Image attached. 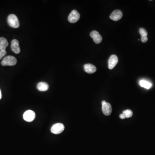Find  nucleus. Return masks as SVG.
<instances>
[{"mask_svg": "<svg viewBox=\"0 0 155 155\" xmlns=\"http://www.w3.org/2000/svg\"><path fill=\"white\" fill-rule=\"evenodd\" d=\"M17 60L12 56H7L3 59L1 64L3 66H13L17 63Z\"/></svg>", "mask_w": 155, "mask_h": 155, "instance_id": "nucleus-1", "label": "nucleus"}, {"mask_svg": "<svg viewBox=\"0 0 155 155\" xmlns=\"http://www.w3.org/2000/svg\"><path fill=\"white\" fill-rule=\"evenodd\" d=\"M7 22L10 27L17 28L19 26V22L17 16L14 14H10L7 18Z\"/></svg>", "mask_w": 155, "mask_h": 155, "instance_id": "nucleus-2", "label": "nucleus"}, {"mask_svg": "<svg viewBox=\"0 0 155 155\" xmlns=\"http://www.w3.org/2000/svg\"><path fill=\"white\" fill-rule=\"evenodd\" d=\"M64 128V125L63 124L56 123L54 124L51 128V132L54 134H60L63 131Z\"/></svg>", "mask_w": 155, "mask_h": 155, "instance_id": "nucleus-3", "label": "nucleus"}, {"mask_svg": "<svg viewBox=\"0 0 155 155\" xmlns=\"http://www.w3.org/2000/svg\"><path fill=\"white\" fill-rule=\"evenodd\" d=\"M80 17V15L79 13L77 10H74L71 12L69 16L68 21L70 23H75L79 20Z\"/></svg>", "mask_w": 155, "mask_h": 155, "instance_id": "nucleus-4", "label": "nucleus"}, {"mask_svg": "<svg viewBox=\"0 0 155 155\" xmlns=\"http://www.w3.org/2000/svg\"><path fill=\"white\" fill-rule=\"evenodd\" d=\"M35 113L31 110H28L25 111L23 116V119L28 122L33 121L35 119Z\"/></svg>", "mask_w": 155, "mask_h": 155, "instance_id": "nucleus-5", "label": "nucleus"}, {"mask_svg": "<svg viewBox=\"0 0 155 155\" xmlns=\"http://www.w3.org/2000/svg\"><path fill=\"white\" fill-rule=\"evenodd\" d=\"M123 14L122 12L119 10H116L113 12L110 15V17L112 20L115 21H117L120 20L122 17Z\"/></svg>", "mask_w": 155, "mask_h": 155, "instance_id": "nucleus-6", "label": "nucleus"}, {"mask_svg": "<svg viewBox=\"0 0 155 155\" xmlns=\"http://www.w3.org/2000/svg\"><path fill=\"white\" fill-rule=\"evenodd\" d=\"M118 62V58L116 55H112L110 57L108 60V68L110 69L114 68Z\"/></svg>", "mask_w": 155, "mask_h": 155, "instance_id": "nucleus-7", "label": "nucleus"}, {"mask_svg": "<svg viewBox=\"0 0 155 155\" xmlns=\"http://www.w3.org/2000/svg\"><path fill=\"white\" fill-rule=\"evenodd\" d=\"M90 36L91 38L93 39L95 42L96 44H100L102 41V37L101 35L99 34L98 31H92L90 33Z\"/></svg>", "mask_w": 155, "mask_h": 155, "instance_id": "nucleus-8", "label": "nucleus"}, {"mask_svg": "<svg viewBox=\"0 0 155 155\" xmlns=\"http://www.w3.org/2000/svg\"><path fill=\"white\" fill-rule=\"evenodd\" d=\"M11 48L13 52L16 54L20 52V48L19 45V42L16 39H13L11 43Z\"/></svg>", "mask_w": 155, "mask_h": 155, "instance_id": "nucleus-9", "label": "nucleus"}, {"mask_svg": "<svg viewBox=\"0 0 155 155\" xmlns=\"http://www.w3.org/2000/svg\"><path fill=\"white\" fill-rule=\"evenodd\" d=\"M102 111L103 113L107 116H108L111 114L112 108L110 103L106 102L102 105Z\"/></svg>", "mask_w": 155, "mask_h": 155, "instance_id": "nucleus-10", "label": "nucleus"}, {"mask_svg": "<svg viewBox=\"0 0 155 155\" xmlns=\"http://www.w3.org/2000/svg\"><path fill=\"white\" fill-rule=\"evenodd\" d=\"M84 70L85 72L88 74H92L95 73L97 71V68L92 64H86L84 66Z\"/></svg>", "mask_w": 155, "mask_h": 155, "instance_id": "nucleus-11", "label": "nucleus"}, {"mask_svg": "<svg viewBox=\"0 0 155 155\" xmlns=\"http://www.w3.org/2000/svg\"><path fill=\"white\" fill-rule=\"evenodd\" d=\"M37 89L40 92H46L48 90L49 85L45 82H41L37 85Z\"/></svg>", "mask_w": 155, "mask_h": 155, "instance_id": "nucleus-12", "label": "nucleus"}, {"mask_svg": "<svg viewBox=\"0 0 155 155\" xmlns=\"http://www.w3.org/2000/svg\"><path fill=\"white\" fill-rule=\"evenodd\" d=\"M8 45L7 40L4 37L0 38V50L5 51L6 48Z\"/></svg>", "mask_w": 155, "mask_h": 155, "instance_id": "nucleus-13", "label": "nucleus"}, {"mask_svg": "<svg viewBox=\"0 0 155 155\" xmlns=\"http://www.w3.org/2000/svg\"><path fill=\"white\" fill-rule=\"evenodd\" d=\"M139 84L141 87L146 89H150L152 86V84L151 82L145 80H141L139 81Z\"/></svg>", "mask_w": 155, "mask_h": 155, "instance_id": "nucleus-14", "label": "nucleus"}, {"mask_svg": "<svg viewBox=\"0 0 155 155\" xmlns=\"http://www.w3.org/2000/svg\"><path fill=\"white\" fill-rule=\"evenodd\" d=\"M123 114L125 116V118L131 117L133 115V112L130 110H125L123 112Z\"/></svg>", "mask_w": 155, "mask_h": 155, "instance_id": "nucleus-15", "label": "nucleus"}, {"mask_svg": "<svg viewBox=\"0 0 155 155\" xmlns=\"http://www.w3.org/2000/svg\"><path fill=\"white\" fill-rule=\"evenodd\" d=\"M139 32L141 35V37H147L148 35V32L145 28H141L139 29Z\"/></svg>", "mask_w": 155, "mask_h": 155, "instance_id": "nucleus-16", "label": "nucleus"}, {"mask_svg": "<svg viewBox=\"0 0 155 155\" xmlns=\"http://www.w3.org/2000/svg\"><path fill=\"white\" fill-rule=\"evenodd\" d=\"M7 54V52L6 51H0V60L1 59L4 57Z\"/></svg>", "mask_w": 155, "mask_h": 155, "instance_id": "nucleus-17", "label": "nucleus"}, {"mask_svg": "<svg viewBox=\"0 0 155 155\" xmlns=\"http://www.w3.org/2000/svg\"><path fill=\"white\" fill-rule=\"evenodd\" d=\"M148 41V38L147 37H141V42L143 43H145Z\"/></svg>", "mask_w": 155, "mask_h": 155, "instance_id": "nucleus-18", "label": "nucleus"}, {"mask_svg": "<svg viewBox=\"0 0 155 155\" xmlns=\"http://www.w3.org/2000/svg\"><path fill=\"white\" fill-rule=\"evenodd\" d=\"M119 117H120V118L122 119H124V118H125V116H124V115L123 114H121Z\"/></svg>", "mask_w": 155, "mask_h": 155, "instance_id": "nucleus-19", "label": "nucleus"}, {"mask_svg": "<svg viewBox=\"0 0 155 155\" xmlns=\"http://www.w3.org/2000/svg\"><path fill=\"white\" fill-rule=\"evenodd\" d=\"M1 98V90H0V99Z\"/></svg>", "mask_w": 155, "mask_h": 155, "instance_id": "nucleus-20", "label": "nucleus"}]
</instances>
